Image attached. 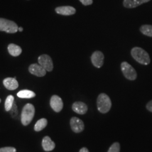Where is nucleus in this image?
I'll return each instance as SVG.
<instances>
[{
    "mask_svg": "<svg viewBox=\"0 0 152 152\" xmlns=\"http://www.w3.org/2000/svg\"><path fill=\"white\" fill-rule=\"evenodd\" d=\"M151 0H124V6L127 8H135Z\"/></svg>",
    "mask_w": 152,
    "mask_h": 152,
    "instance_id": "15",
    "label": "nucleus"
},
{
    "mask_svg": "<svg viewBox=\"0 0 152 152\" xmlns=\"http://www.w3.org/2000/svg\"><path fill=\"white\" fill-rule=\"evenodd\" d=\"M38 63L46 71L51 72L53 69V62L48 55H42L38 57Z\"/></svg>",
    "mask_w": 152,
    "mask_h": 152,
    "instance_id": "6",
    "label": "nucleus"
},
{
    "mask_svg": "<svg viewBox=\"0 0 152 152\" xmlns=\"http://www.w3.org/2000/svg\"><path fill=\"white\" fill-rule=\"evenodd\" d=\"M79 152H89V151L86 148H82L80 149Z\"/></svg>",
    "mask_w": 152,
    "mask_h": 152,
    "instance_id": "26",
    "label": "nucleus"
},
{
    "mask_svg": "<svg viewBox=\"0 0 152 152\" xmlns=\"http://www.w3.org/2000/svg\"><path fill=\"white\" fill-rule=\"evenodd\" d=\"M35 108L32 104L28 103L25 105L22 109L21 113V122L24 126L29 125L34 116Z\"/></svg>",
    "mask_w": 152,
    "mask_h": 152,
    "instance_id": "2",
    "label": "nucleus"
},
{
    "mask_svg": "<svg viewBox=\"0 0 152 152\" xmlns=\"http://www.w3.org/2000/svg\"><path fill=\"white\" fill-rule=\"evenodd\" d=\"M50 106L56 112H60L63 108V102L58 95H53L50 99Z\"/></svg>",
    "mask_w": 152,
    "mask_h": 152,
    "instance_id": "8",
    "label": "nucleus"
},
{
    "mask_svg": "<svg viewBox=\"0 0 152 152\" xmlns=\"http://www.w3.org/2000/svg\"><path fill=\"white\" fill-rule=\"evenodd\" d=\"M55 11L60 15H73L76 13V9L69 6H60L56 7L55 9Z\"/></svg>",
    "mask_w": 152,
    "mask_h": 152,
    "instance_id": "11",
    "label": "nucleus"
},
{
    "mask_svg": "<svg viewBox=\"0 0 152 152\" xmlns=\"http://www.w3.org/2000/svg\"><path fill=\"white\" fill-rule=\"evenodd\" d=\"M73 110L79 114H85L87 112V105L81 102H76L72 105Z\"/></svg>",
    "mask_w": 152,
    "mask_h": 152,
    "instance_id": "12",
    "label": "nucleus"
},
{
    "mask_svg": "<svg viewBox=\"0 0 152 152\" xmlns=\"http://www.w3.org/2000/svg\"><path fill=\"white\" fill-rule=\"evenodd\" d=\"M121 71L125 77L129 80H135L137 78V73L135 69L126 61H124L121 65Z\"/></svg>",
    "mask_w": 152,
    "mask_h": 152,
    "instance_id": "5",
    "label": "nucleus"
},
{
    "mask_svg": "<svg viewBox=\"0 0 152 152\" xmlns=\"http://www.w3.org/2000/svg\"><path fill=\"white\" fill-rule=\"evenodd\" d=\"M42 145L44 151L46 152H50L54 149L55 144L54 141L51 140L49 136H45L42 140Z\"/></svg>",
    "mask_w": 152,
    "mask_h": 152,
    "instance_id": "14",
    "label": "nucleus"
},
{
    "mask_svg": "<svg viewBox=\"0 0 152 152\" xmlns=\"http://www.w3.org/2000/svg\"><path fill=\"white\" fill-rule=\"evenodd\" d=\"M131 54L136 61L141 64L147 65L151 63V59L148 53L141 48H134L131 51Z\"/></svg>",
    "mask_w": 152,
    "mask_h": 152,
    "instance_id": "1",
    "label": "nucleus"
},
{
    "mask_svg": "<svg viewBox=\"0 0 152 152\" xmlns=\"http://www.w3.org/2000/svg\"><path fill=\"white\" fill-rule=\"evenodd\" d=\"M16 149L14 147H3L0 148V152H16Z\"/></svg>",
    "mask_w": 152,
    "mask_h": 152,
    "instance_id": "23",
    "label": "nucleus"
},
{
    "mask_svg": "<svg viewBox=\"0 0 152 152\" xmlns=\"http://www.w3.org/2000/svg\"><path fill=\"white\" fill-rule=\"evenodd\" d=\"M80 1L85 6L90 5L93 2L92 0H80Z\"/></svg>",
    "mask_w": 152,
    "mask_h": 152,
    "instance_id": "24",
    "label": "nucleus"
},
{
    "mask_svg": "<svg viewBox=\"0 0 152 152\" xmlns=\"http://www.w3.org/2000/svg\"><path fill=\"white\" fill-rule=\"evenodd\" d=\"M91 60L92 64L95 67L99 68L103 65L104 56L101 51H96L91 55Z\"/></svg>",
    "mask_w": 152,
    "mask_h": 152,
    "instance_id": "7",
    "label": "nucleus"
},
{
    "mask_svg": "<svg viewBox=\"0 0 152 152\" xmlns=\"http://www.w3.org/2000/svg\"><path fill=\"white\" fill-rule=\"evenodd\" d=\"M14 103V97L12 95H9L5 100V109L6 112H9L13 104Z\"/></svg>",
    "mask_w": 152,
    "mask_h": 152,
    "instance_id": "19",
    "label": "nucleus"
},
{
    "mask_svg": "<svg viewBox=\"0 0 152 152\" xmlns=\"http://www.w3.org/2000/svg\"><path fill=\"white\" fill-rule=\"evenodd\" d=\"M17 96L18 97L22 99H31L35 97L36 94L31 90H23L18 92Z\"/></svg>",
    "mask_w": 152,
    "mask_h": 152,
    "instance_id": "17",
    "label": "nucleus"
},
{
    "mask_svg": "<svg viewBox=\"0 0 152 152\" xmlns=\"http://www.w3.org/2000/svg\"><path fill=\"white\" fill-rule=\"evenodd\" d=\"M4 86L9 90H14L19 86V83L15 78H6L3 81Z\"/></svg>",
    "mask_w": 152,
    "mask_h": 152,
    "instance_id": "13",
    "label": "nucleus"
},
{
    "mask_svg": "<svg viewBox=\"0 0 152 152\" xmlns=\"http://www.w3.org/2000/svg\"><path fill=\"white\" fill-rule=\"evenodd\" d=\"M147 108L149 111L152 112V100L148 103L147 104Z\"/></svg>",
    "mask_w": 152,
    "mask_h": 152,
    "instance_id": "25",
    "label": "nucleus"
},
{
    "mask_svg": "<svg viewBox=\"0 0 152 152\" xmlns=\"http://www.w3.org/2000/svg\"><path fill=\"white\" fill-rule=\"evenodd\" d=\"M7 49L10 54L13 56H18L22 53V50L21 48L15 44H10L8 46Z\"/></svg>",
    "mask_w": 152,
    "mask_h": 152,
    "instance_id": "16",
    "label": "nucleus"
},
{
    "mask_svg": "<svg viewBox=\"0 0 152 152\" xmlns=\"http://www.w3.org/2000/svg\"><path fill=\"white\" fill-rule=\"evenodd\" d=\"M98 110L102 113H106L110 110L112 107V102L108 96L104 94H100L97 99Z\"/></svg>",
    "mask_w": 152,
    "mask_h": 152,
    "instance_id": "3",
    "label": "nucleus"
},
{
    "mask_svg": "<svg viewBox=\"0 0 152 152\" xmlns=\"http://www.w3.org/2000/svg\"><path fill=\"white\" fill-rule=\"evenodd\" d=\"M18 31V27L15 22L0 18V31L9 33H14Z\"/></svg>",
    "mask_w": 152,
    "mask_h": 152,
    "instance_id": "4",
    "label": "nucleus"
},
{
    "mask_svg": "<svg viewBox=\"0 0 152 152\" xmlns=\"http://www.w3.org/2000/svg\"><path fill=\"white\" fill-rule=\"evenodd\" d=\"M9 112L12 118H15L17 116V115L18 114V107L16 106V104L15 103L13 104L12 108Z\"/></svg>",
    "mask_w": 152,
    "mask_h": 152,
    "instance_id": "22",
    "label": "nucleus"
},
{
    "mask_svg": "<svg viewBox=\"0 0 152 152\" xmlns=\"http://www.w3.org/2000/svg\"><path fill=\"white\" fill-rule=\"evenodd\" d=\"M71 127L72 130L76 133L81 132L84 130V124L80 118L74 117L71 118Z\"/></svg>",
    "mask_w": 152,
    "mask_h": 152,
    "instance_id": "9",
    "label": "nucleus"
},
{
    "mask_svg": "<svg viewBox=\"0 0 152 152\" xmlns=\"http://www.w3.org/2000/svg\"><path fill=\"white\" fill-rule=\"evenodd\" d=\"M48 125V120L46 118H41L38 120L34 125V129L36 131H40L45 129Z\"/></svg>",
    "mask_w": 152,
    "mask_h": 152,
    "instance_id": "18",
    "label": "nucleus"
},
{
    "mask_svg": "<svg viewBox=\"0 0 152 152\" xmlns=\"http://www.w3.org/2000/svg\"><path fill=\"white\" fill-rule=\"evenodd\" d=\"M140 31L141 32L149 37H152V26L151 25H143L140 27Z\"/></svg>",
    "mask_w": 152,
    "mask_h": 152,
    "instance_id": "20",
    "label": "nucleus"
},
{
    "mask_svg": "<svg viewBox=\"0 0 152 152\" xmlns=\"http://www.w3.org/2000/svg\"><path fill=\"white\" fill-rule=\"evenodd\" d=\"M18 31H19V32H22V31H23V28L22 27L18 28Z\"/></svg>",
    "mask_w": 152,
    "mask_h": 152,
    "instance_id": "27",
    "label": "nucleus"
},
{
    "mask_svg": "<svg viewBox=\"0 0 152 152\" xmlns=\"http://www.w3.org/2000/svg\"><path fill=\"white\" fill-rule=\"evenodd\" d=\"M1 102V99H0V103Z\"/></svg>",
    "mask_w": 152,
    "mask_h": 152,
    "instance_id": "28",
    "label": "nucleus"
},
{
    "mask_svg": "<svg viewBox=\"0 0 152 152\" xmlns=\"http://www.w3.org/2000/svg\"><path fill=\"white\" fill-rule=\"evenodd\" d=\"M29 72L34 76L37 77H44L46 74V71L44 68L37 64H33L29 67Z\"/></svg>",
    "mask_w": 152,
    "mask_h": 152,
    "instance_id": "10",
    "label": "nucleus"
},
{
    "mask_svg": "<svg viewBox=\"0 0 152 152\" xmlns=\"http://www.w3.org/2000/svg\"><path fill=\"white\" fill-rule=\"evenodd\" d=\"M120 145L119 142H114L109 148L108 152H120Z\"/></svg>",
    "mask_w": 152,
    "mask_h": 152,
    "instance_id": "21",
    "label": "nucleus"
}]
</instances>
